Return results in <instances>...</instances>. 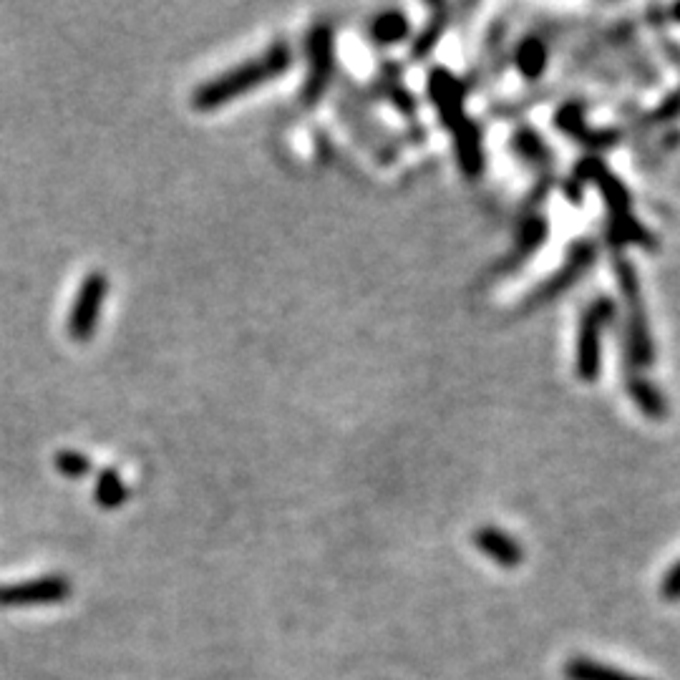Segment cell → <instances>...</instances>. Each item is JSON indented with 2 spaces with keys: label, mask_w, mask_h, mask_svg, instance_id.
Instances as JSON below:
<instances>
[{
  "label": "cell",
  "mask_w": 680,
  "mask_h": 680,
  "mask_svg": "<svg viewBox=\"0 0 680 680\" xmlns=\"http://www.w3.org/2000/svg\"><path fill=\"white\" fill-rule=\"evenodd\" d=\"M426 91L431 96L436 114H439L444 129L454 136L456 159H459L461 172L474 177L484 169V147L482 131L466 114V86L456 79L446 68L434 66L426 79Z\"/></svg>",
  "instance_id": "6da1fadb"
},
{
  "label": "cell",
  "mask_w": 680,
  "mask_h": 680,
  "mask_svg": "<svg viewBox=\"0 0 680 680\" xmlns=\"http://www.w3.org/2000/svg\"><path fill=\"white\" fill-rule=\"evenodd\" d=\"M290 66H293V51H290L288 43H272L270 48L257 53L250 61H242L240 66L197 86L192 94V109L215 111L220 106L232 104L237 96L250 94V91L260 89L262 84H270L272 79L283 76Z\"/></svg>",
  "instance_id": "7a4b0ae2"
},
{
  "label": "cell",
  "mask_w": 680,
  "mask_h": 680,
  "mask_svg": "<svg viewBox=\"0 0 680 680\" xmlns=\"http://www.w3.org/2000/svg\"><path fill=\"white\" fill-rule=\"evenodd\" d=\"M308 58V74H305L303 89H300V104L305 109H313L325 96L335 74V43L330 26L318 23L308 33Z\"/></svg>",
  "instance_id": "3957f363"
},
{
  "label": "cell",
  "mask_w": 680,
  "mask_h": 680,
  "mask_svg": "<svg viewBox=\"0 0 680 680\" xmlns=\"http://www.w3.org/2000/svg\"><path fill=\"white\" fill-rule=\"evenodd\" d=\"M612 318H615V305L607 298H597L582 315L580 333H577V376L582 381L592 383L600 376L602 328L612 323Z\"/></svg>",
  "instance_id": "277c9868"
},
{
  "label": "cell",
  "mask_w": 680,
  "mask_h": 680,
  "mask_svg": "<svg viewBox=\"0 0 680 680\" xmlns=\"http://www.w3.org/2000/svg\"><path fill=\"white\" fill-rule=\"evenodd\" d=\"M106 295H109V278L104 272H89L81 283L79 293H76L71 315H68V335L71 338L79 340V343L94 338Z\"/></svg>",
  "instance_id": "5b68a950"
},
{
  "label": "cell",
  "mask_w": 680,
  "mask_h": 680,
  "mask_svg": "<svg viewBox=\"0 0 680 680\" xmlns=\"http://www.w3.org/2000/svg\"><path fill=\"white\" fill-rule=\"evenodd\" d=\"M592 260H595V245L587 240H580L572 245L570 255H567V260L562 262L560 270L552 275V278L544 280L542 285H537L534 288L532 295H527V300H524L522 308L524 310H537L542 308V305H547L550 300H555L557 295H562L565 290H570L572 285L577 283V280L582 278L587 272V267H592Z\"/></svg>",
  "instance_id": "8992f818"
},
{
  "label": "cell",
  "mask_w": 680,
  "mask_h": 680,
  "mask_svg": "<svg viewBox=\"0 0 680 680\" xmlns=\"http://www.w3.org/2000/svg\"><path fill=\"white\" fill-rule=\"evenodd\" d=\"M71 595V582L61 575L36 577L16 585H0V607H31L53 605Z\"/></svg>",
  "instance_id": "52a82bcc"
},
{
  "label": "cell",
  "mask_w": 680,
  "mask_h": 680,
  "mask_svg": "<svg viewBox=\"0 0 680 680\" xmlns=\"http://www.w3.org/2000/svg\"><path fill=\"white\" fill-rule=\"evenodd\" d=\"M577 174H580V179H587V182L595 184L597 192L605 199V207L612 220L630 215V192L600 159H582V164L577 167Z\"/></svg>",
  "instance_id": "ba28073f"
},
{
  "label": "cell",
  "mask_w": 680,
  "mask_h": 680,
  "mask_svg": "<svg viewBox=\"0 0 680 680\" xmlns=\"http://www.w3.org/2000/svg\"><path fill=\"white\" fill-rule=\"evenodd\" d=\"M555 124L562 134L575 136L580 139V144H587V147L595 149H607L618 144V131H607V129H587L585 124V111H582L580 104H567L557 111Z\"/></svg>",
  "instance_id": "9c48e42d"
},
{
  "label": "cell",
  "mask_w": 680,
  "mask_h": 680,
  "mask_svg": "<svg viewBox=\"0 0 680 680\" xmlns=\"http://www.w3.org/2000/svg\"><path fill=\"white\" fill-rule=\"evenodd\" d=\"M628 305V353L635 366H653L655 348L650 333L648 315L643 310V298L625 300Z\"/></svg>",
  "instance_id": "30bf717a"
},
{
  "label": "cell",
  "mask_w": 680,
  "mask_h": 680,
  "mask_svg": "<svg viewBox=\"0 0 680 680\" xmlns=\"http://www.w3.org/2000/svg\"><path fill=\"white\" fill-rule=\"evenodd\" d=\"M474 544H476V550L482 552V555H487L489 560L497 562V565L504 567V570H514V567L522 565V560H524V552H522V547H519L517 539L497 527L476 529Z\"/></svg>",
  "instance_id": "8fae6325"
},
{
  "label": "cell",
  "mask_w": 680,
  "mask_h": 680,
  "mask_svg": "<svg viewBox=\"0 0 680 680\" xmlns=\"http://www.w3.org/2000/svg\"><path fill=\"white\" fill-rule=\"evenodd\" d=\"M547 235H550V227H547V222H544L542 217H529V220H524L522 230H519V237H517V245H514L512 252L504 257L499 270L514 272L517 267H522L524 262H527L529 257H532L534 252L544 245Z\"/></svg>",
  "instance_id": "7c38bea8"
},
{
  "label": "cell",
  "mask_w": 680,
  "mask_h": 680,
  "mask_svg": "<svg viewBox=\"0 0 680 680\" xmlns=\"http://www.w3.org/2000/svg\"><path fill=\"white\" fill-rule=\"evenodd\" d=\"M340 111H343V116H346V124H351V129L356 131L358 136H361L363 142L368 144V147L373 149V152L378 154L381 159H391L393 152H391V142H386V136H383V131L378 129L376 124H373L371 119H366V111L358 109L356 99L353 96H343L340 99Z\"/></svg>",
  "instance_id": "4fadbf2b"
},
{
  "label": "cell",
  "mask_w": 680,
  "mask_h": 680,
  "mask_svg": "<svg viewBox=\"0 0 680 680\" xmlns=\"http://www.w3.org/2000/svg\"><path fill=\"white\" fill-rule=\"evenodd\" d=\"M547 61H550V48L539 36H524L514 48V66L527 81L542 79L547 71Z\"/></svg>",
  "instance_id": "5bb4252c"
},
{
  "label": "cell",
  "mask_w": 680,
  "mask_h": 680,
  "mask_svg": "<svg viewBox=\"0 0 680 680\" xmlns=\"http://www.w3.org/2000/svg\"><path fill=\"white\" fill-rule=\"evenodd\" d=\"M509 144H512L514 154L532 169H537V172H550L552 169V152L547 149L542 136L534 129H529V126H519Z\"/></svg>",
  "instance_id": "9a60e30c"
},
{
  "label": "cell",
  "mask_w": 680,
  "mask_h": 680,
  "mask_svg": "<svg viewBox=\"0 0 680 680\" xmlns=\"http://www.w3.org/2000/svg\"><path fill=\"white\" fill-rule=\"evenodd\" d=\"M411 33V21L403 11H383L368 23V36L376 46H393V43H401L403 38Z\"/></svg>",
  "instance_id": "2e32d148"
},
{
  "label": "cell",
  "mask_w": 680,
  "mask_h": 680,
  "mask_svg": "<svg viewBox=\"0 0 680 680\" xmlns=\"http://www.w3.org/2000/svg\"><path fill=\"white\" fill-rule=\"evenodd\" d=\"M565 678L567 680H650L643 675L625 673L620 668H612V665L600 663V660L592 658H572L565 663Z\"/></svg>",
  "instance_id": "e0dca14e"
},
{
  "label": "cell",
  "mask_w": 680,
  "mask_h": 680,
  "mask_svg": "<svg viewBox=\"0 0 680 680\" xmlns=\"http://www.w3.org/2000/svg\"><path fill=\"white\" fill-rule=\"evenodd\" d=\"M607 232L612 235L615 245H638V247H643V250H658V240H655V235L648 230V227H643L638 220H635L633 212L625 217H615V220H610Z\"/></svg>",
  "instance_id": "ac0fdd59"
},
{
  "label": "cell",
  "mask_w": 680,
  "mask_h": 680,
  "mask_svg": "<svg viewBox=\"0 0 680 680\" xmlns=\"http://www.w3.org/2000/svg\"><path fill=\"white\" fill-rule=\"evenodd\" d=\"M628 393L633 396V401L638 403L640 411H643L645 416H650V419H663V416L668 414L665 396L653 386V383L645 381V378L638 376L628 378Z\"/></svg>",
  "instance_id": "d6986e66"
},
{
  "label": "cell",
  "mask_w": 680,
  "mask_h": 680,
  "mask_svg": "<svg viewBox=\"0 0 680 680\" xmlns=\"http://www.w3.org/2000/svg\"><path fill=\"white\" fill-rule=\"evenodd\" d=\"M96 504L101 509H119L121 504L129 499V489H126L124 479L119 476L116 469H104L96 476V489H94Z\"/></svg>",
  "instance_id": "ffe728a7"
},
{
  "label": "cell",
  "mask_w": 680,
  "mask_h": 680,
  "mask_svg": "<svg viewBox=\"0 0 680 680\" xmlns=\"http://www.w3.org/2000/svg\"><path fill=\"white\" fill-rule=\"evenodd\" d=\"M446 23H449V11L441 6L434 8V16L429 18V23L424 26V31L416 36V41L411 43V58L414 61H421V58L429 56L431 51L436 48V43H439V38L444 36L446 31Z\"/></svg>",
  "instance_id": "44dd1931"
},
{
  "label": "cell",
  "mask_w": 680,
  "mask_h": 680,
  "mask_svg": "<svg viewBox=\"0 0 680 680\" xmlns=\"http://www.w3.org/2000/svg\"><path fill=\"white\" fill-rule=\"evenodd\" d=\"M53 466H56L58 474L68 476V479H81L91 471V459L81 451L74 449H63L53 456Z\"/></svg>",
  "instance_id": "7402d4cb"
},
{
  "label": "cell",
  "mask_w": 680,
  "mask_h": 680,
  "mask_svg": "<svg viewBox=\"0 0 680 680\" xmlns=\"http://www.w3.org/2000/svg\"><path fill=\"white\" fill-rule=\"evenodd\" d=\"M381 89L383 94L388 96V101H391L393 106H396L398 111H401L403 116H411L414 119L416 116V101L414 96H411V91L406 89V86L401 84L398 79H388V76H383L381 79Z\"/></svg>",
  "instance_id": "603a6c76"
},
{
  "label": "cell",
  "mask_w": 680,
  "mask_h": 680,
  "mask_svg": "<svg viewBox=\"0 0 680 680\" xmlns=\"http://www.w3.org/2000/svg\"><path fill=\"white\" fill-rule=\"evenodd\" d=\"M660 595L665 600H680V560L665 572L663 582H660Z\"/></svg>",
  "instance_id": "cb8c5ba5"
},
{
  "label": "cell",
  "mask_w": 680,
  "mask_h": 680,
  "mask_svg": "<svg viewBox=\"0 0 680 680\" xmlns=\"http://www.w3.org/2000/svg\"><path fill=\"white\" fill-rule=\"evenodd\" d=\"M675 116H680V89L675 91L673 96H668V99H665L663 104L658 106V111H655L653 119L660 121V124H665V121H673Z\"/></svg>",
  "instance_id": "d4e9b609"
},
{
  "label": "cell",
  "mask_w": 680,
  "mask_h": 680,
  "mask_svg": "<svg viewBox=\"0 0 680 680\" xmlns=\"http://www.w3.org/2000/svg\"><path fill=\"white\" fill-rule=\"evenodd\" d=\"M670 13H673V18H675V21H678V23H680V6H675V8H673V11H670Z\"/></svg>",
  "instance_id": "484cf974"
}]
</instances>
